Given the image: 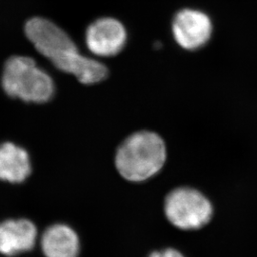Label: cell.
Instances as JSON below:
<instances>
[{"instance_id": "6da1fadb", "label": "cell", "mask_w": 257, "mask_h": 257, "mask_svg": "<svg viewBox=\"0 0 257 257\" xmlns=\"http://www.w3.org/2000/svg\"><path fill=\"white\" fill-rule=\"evenodd\" d=\"M25 33L41 55L58 70L73 74L79 82L92 85L107 78L108 68L81 55L73 39L52 21L42 18L30 19L26 23Z\"/></svg>"}, {"instance_id": "7a4b0ae2", "label": "cell", "mask_w": 257, "mask_h": 257, "mask_svg": "<svg viewBox=\"0 0 257 257\" xmlns=\"http://www.w3.org/2000/svg\"><path fill=\"white\" fill-rule=\"evenodd\" d=\"M166 157L161 137L154 132L139 131L121 143L115 155V166L126 180L142 182L160 172Z\"/></svg>"}, {"instance_id": "3957f363", "label": "cell", "mask_w": 257, "mask_h": 257, "mask_svg": "<svg viewBox=\"0 0 257 257\" xmlns=\"http://www.w3.org/2000/svg\"><path fill=\"white\" fill-rule=\"evenodd\" d=\"M2 87L11 97L39 104L51 100L55 91L52 77L26 56H13L7 60Z\"/></svg>"}, {"instance_id": "277c9868", "label": "cell", "mask_w": 257, "mask_h": 257, "mask_svg": "<svg viewBox=\"0 0 257 257\" xmlns=\"http://www.w3.org/2000/svg\"><path fill=\"white\" fill-rule=\"evenodd\" d=\"M164 211L168 221L184 230L201 229L211 219L213 209L210 200L199 191L182 187L166 197Z\"/></svg>"}, {"instance_id": "5b68a950", "label": "cell", "mask_w": 257, "mask_h": 257, "mask_svg": "<svg viewBox=\"0 0 257 257\" xmlns=\"http://www.w3.org/2000/svg\"><path fill=\"white\" fill-rule=\"evenodd\" d=\"M211 32V19L198 10H181L173 21L175 41L185 50L193 51L204 46L210 40Z\"/></svg>"}, {"instance_id": "8992f818", "label": "cell", "mask_w": 257, "mask_h": 257, "mask_svg": "<svg viewBox=\"0 0 257 257\" xmlns=\"http://www.w3.org/2000/svg\"><path fill=\"white\" fill-rule=\"evenodd\" d=\"M127 41V31L117 19H97L87 29L86 44L93 55L109 57L119 54Z\"/></svg>"}, {"instance_id": "52a82bcc", "label": "cell", "mask_w": 257, "mask_h": 257, "mask_svg": "<svg viewBox=\"0 0 257 257\" xmlns=\"http://www.w3.org/2000/svg\"><path fill=\"white\" fill-rule=\"evenodd\" d=\"M37 238V227L31 221H4L0 224V253L14 256L31 250L36 245Z\"/></svg>"}, {"instance_id": "ba28073f", "label": "cell", "mask_w": 257, "mask_h": 257, "mask_svg": "<svg viewBox=\"0 0 257 257\" xmlns=\"http://www.w3.org/2000/svg\"><path fill=\"white\" fill-rule=\"evenodd\" d=\"M41 248L46 257H77L80 251V241L71 227L55 224L44 231Z\"/></svg>"}, {"instance_id": "9c48e42d", "label": "cell", "mask_w": 257, "mask_h": 257, "mask_svg": "<svg viewBox=\"0 0 257 257\" xmlns=\"http://www.w3.org/2000/svg\"><path fill=\"white\" fill-rule=\"evenodd\" d=\"M31 160L27 151L12 142L0 145V180L20 183L31 174Z\"/></svg>"}, {"instance_id": "30bf717a", "label": "cell", "mask_w": 257, "mask_h": 257, "mask_svg": "<svg viewBox=\"0 0 257 257\" xmlns=\"http://www.w3.org/2000/svg\"><path fill=\"white\" fill-rule=\"evenodd\" d=\"M149 257H184L183 254L174 248H167L164 250L153 252Z\"/></svg>"}]
</instances>
